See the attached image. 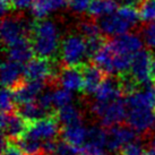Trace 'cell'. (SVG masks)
<instances>
[{"label":"cell","mask_w":155,"mask_h":155,"mask_svg":"<svg viewBox=\"0 0 155 155\" xmlns=\"http://www.w3.org/2000/svg\"><path fill=\"white\" fill-rule=\"evenodd\" d=\"M28 38L36 57L43 59H54L60 45V34L54 22L50 19L35 21L32 23Z\"/></svg>","instance_id":"1"},{"label":"cell","mask_w":155,"mask_h":155,"mask_svg":"<svg viewBox=\"0 0 155 155\" xmlns=\"http://www.w3.org/2000/svg\"><path fill=\"white\" fill-rule=\"evenodd\" d=\"M60 56L66 67H82L87 62L85 60L88 59L85 39L75 34L66 36L61 43Z\"/></svg>","instance_id":"2"},{"label":"cell","mask_w":155,"mask_h":155,"mask_svg":"<svg viewBox=\"0 0 155 155\" xmlns=\"http://www.w3.org/2000/svg\"><path fill=\"white\" fill-rule=\"evenodd\" d=\"M32 24L28 26L27 22L18 16H5L1 22V41L4 48L17 42L18 40L28 38Z\"/></svg>","instance_id":"3"},{"label":"cell","mask_w":155,"mask_h":155,"mask_svg":"<svg viewBox=\"0 0 155 155\" xmlns=\"http://www.w3.org/2000/svg\"><path fill=\"white\" fill-rule=\"evenodd\" d=\"M126 121L137 134H150L155 129V110L146 107L128 108Z\"/></svg>","instance_id":"4"},{"label":"cell","mask_w":155,"mask_h":155,"mask_svg":"<svg viewBox=\"0 0 155 155\" xmlns=\"http://www.w3.org/2000/svg\"><path fill=\"white\" fill-rule=\"evenodd\" d=\"M30 124L17 111L1 114V129L2 137L9 143H15L24 137L28 130Z\"/></svg>","instance_id":"5"},{"label":"cell","mask_w":155,"mask_h":155,"mask_svg":"<svg viewBox=\"0 0 155 155\" xmlns=\"http://www.w3.org/2000/svg\"><path fill=\"white\" fill-rule=\"evenodd\" d=\"M59 133H61L59 121L57 120L56 116H49L30 124L26 135L44 143L56 140Z\"/></svg>","instance_id":"6"},{"label":"cell","mask_w":155,"mask_h":155,"mask_svg":"<svg viewBox=\"0 0 155 155\" xmlns=\"http://www.w3.org/2000/svg\"><path fill=\"white\" fill-rule=\"evenodd\" d=\"M137 136L129 126H114L107 130V148L112 153H119L126 145L137 140Z\"/></svg>","instance_id":"7"},{"label":"cell","mask_w":155,"mask_h":155,"mask_svg":"<svg viewBox=\"0 0 155 155\" xmlns=\"http://www.w3.org/2000/svg\"><path fill=\"white\" fill-rule=\"evenodd\" d=\"M153 54L150 50L143 49L136 53L131 61L129 74L135 78V81L140 85H145L151 81V65Z\"/></svg>","instance_id":"8"},{"label":"cell","mask_w":155,"mask_h":155,"mask_svg":"<svg viewBox=\"0 0 155 155\" xmlns=\"http://www.w3.org/2000/svg\"><path fill=\"white\" fill-rule=\"evenodd\" d=\"M100 30L102 34L108 35V36H120V35L127 34L134 25L130 22H128L118 10L116 13L104 16L97 21Z\"/></svg>","instance_id":"9"},{"label":"cell","mask_w":155,"mask_h":155,"mask_svg":"<svg viewBox=\"0 0 155 155\" xmlns=\"http://www.w3.org/2000/svg\"><path fill=\"white\" fill-rule=\"evenodd\" d=\"M107 130L102 127L93 126L88 128L86 143L79 150L81 155H107Z\"/></svg>","instance_id":"10"},{"label":"cell","mask_w":155,"mask_h":155,"mask_svg":"<svg viewBox=\"0 0 155 155\" xmlns=\"http://www.w3.org/2000/svg\"><path fill=\"white\" fill-rule=\"evenodd\" d=\"M109 43L112 51L116 54H121V56L134 57L136 53L143 50L142 39L133 33H127V34L113 38L109 41Z\"/></svg>","instance_id":"11"},{"label":"cell","mask_w":155,"mask_h":155,"mask_svg":"<svg viewBox=\"0 0 155 155\" xmlns=\"http://www.w3.org/2000/svg\"><path fill=\"white\" fill-rule=\"evenodd\" d=\"M47 84L48 83L40 81H25L22 83L19 86L13 90L16 104L23 105L26 103L35 102V100L39 99L40 95L43 93Z\"/></svg>","instance_id":"12"},{"label":"cell","mask_w":155,"mask_h":155,"mask_svg":"<svg viewBox=\"0 0 155 155\" xmlns=\"http://www.w3.org/2000/svg\"><path fill=\"white\" fill-rule=\"evenodd\" d=\"M83 76H84V87L83 93L86 95L95 94L99 87L102 85L108 75L102 69H100L93 61H87L82 66Z\"/></svg>","instance_id":"13"},{"label":"cell","mask_w":155,"mask_h":155,"mask_svg":"<svg viewBox=\"0 0 155 155\" xmlns=\"http://www.w3.org/2000/svg\"><path fill=\"white\" fill-rule=\"evenodd\" d=\"M127 113H128L127 101L121 99L117 100L107 105V109L104 110L103 114L100 118L101 125L108 129L114 126L121 125V122L126 120Z\"/></svg>","instance_id":"14"},{"label":"cell","mask_w":155,"mask_h":155,"mask_svg":"<svg viewBox=\"0 0 155 155\" xmlns=\"http://www.w3.org/2000/svg\"><path fill=\"white\" fill-rule=\"evenodd\" d=\"M57 85H60L70 92L82 91L84 87V76L82 67H66L62 66L57 78Z\"/></svg>","instance_id":"15"},{"label":"cell","mask_w":155,"mask_h":155,"mask_svg":"<svg viewBox=\"0 0 155 155\" xmlns=\"http://www.w3.org/2000/svg\"><path fill=\"white\" fill-rule=\"evenodd\" d=\"M1 82L5 88L15 90L25 82L24 66L15 61L7 60L1 65Z\"/></svg>","instance_id":"16"},{"label":"cell","mask_w":155,"mask_h":155,"mask_svg":"<svg viewBox=\"0 0 155 155\" xmlns=\"http://www.w3.org/2000/svg\"><path fill=\"white\" fill-rule=\"evenodd\" d=\"M5 51L7 53L8 60L15 61V62L22 64V65L30 62L35 54L30 38L18 40L17 42L5 48Z\"/></svg>","instance_id":"17"},{"label":"cell","mask_w":155,"mask_h":155,"mask_svg":"<svg viewBox=\"0 0 155 155\" xmlns=\"http://www.w3.org/2000/svg\"><path fill=\"white\" fill-rule=\"evenodd\" d=\"M95 101L111 103L122 96L120 82L118 76H108L95 93Z\"/></svg>","instance_id":"18"},{"label":"cell","mask_w":155,"mask_h":155,"mask_svg":"<svg viewBox=\"0 0 155 155\" xmlns=\"http://www.w3.org/2000/svg\"><path fill=\"white\" fill-rule=\"evenodd\" d=\"M68 6L67 0H35L32 7V15L36 21L45 19L49 15Z\"/></svg>","instance_id":"19"},{"label":"cell","mask_w":155,"mask_h":155,"mask_svg":"<svg viewBox=\"0 0 155 155\" xmlns=\"http://www.w3.org/2000/svg\"><path fill=\"white\" fill-rule=\"evenodd\" d=\"M61 139H64L68 144L73 145L74 147H77L81 150L84 144L86 143L87 135H88V129H86L84 126L76 125L66 127L61 129Z\"/></svg>","instance_id":"20"},{"label":"cell","mask_w":155,"mask_h":155,"mask_svg":"<svg viewBox=\"0 0 155 155\" xmlns=\"http://www.w3.org/2000/svg\"><path fill=\"white\" fill-rule=\"evenodd\" d=\"M56 118L62 128L70 127V126L82 125L83 124V114L81 110L73 104H69L67 107L58 109L56 111Z\"/></svg>","instance_id":"21"},{"label":"cell","mask_w":155,"mask_h":155,"mask_svg":"<svg viewBox=\"0 0 155 155\" xmlns=\"http://www.w3.org/2000/svg\"><path fill=\"white\" fill-rule=\"evenodd\" d=\"M119 9L118 0H93L88 9V15L92 18H102L116 13Z\"/></svg>","instance_id":"22"},{"label":"cell","mask_w":155,"mask_h":155,"mask_svg":"<svg viewBox=\"0 0 155 155\" xmlns=\"http://www.w3.org/2000/svg\"><path fill=\"white\" fill-rule=\"evenodd\" d=\"M92 60L100 69H102L108 76H111L112 74L114 73V68H113V51H112L111 47H110L109 41L95 54Z\"/></svg>","instance_id":"23"},{"label":"cell","mask_w":155,"mask_h":155,"mask_svg":"<svg viewBox=\"0 0 155 155\" xmlns=\"http://www.w3.org/2000/svg\"><path fill=\"white\" fill-rule=\"evenodd\" d=\"M16 111H17L28 124H32V122H35V121L41 120V119H43V118L49 117V114H48L47 112L40 107V104L38 103V101L31 102V103L23 104V105H18V108Z\"/></svg>","instance_id":"24"},{"label":"cell","mask_w":155,"mask_h":155,"mask_svg":"<svg viewBox=\"0 0 155 155\" xmlns=\"http://www.w3.org/2000/svg\"><path fill=\"white\" fill-rule=\"evenodd\" d=\"M77 28L79 31V35L83 36L85 40H90L102 35V32H101L99 25H97V22H94L92 19L82 21L78 24Z\"/></svg>","instance_id":"25"},{"label":"cell","mask_w":155,"mask_h":155,"mask_svg":"<svg viewBox=\"0 0 155 155\" xmlns=\"http://www.w3.org/2000/svg\"><path fill=\"white\" fill-rule=\"evenodd\" d=\"M52 95H53V104H54V108H57V110L71 104L73 94L70 91L60 87V88L52 91Z\"/></svg>","instance_id":"26"},{"label":"cell","mask_w":155,"mask_h":155,"mask_svg":"<svg viewBox=\"0 0 155 155\" xmlns=\"http://www.w3.org/2000/svg\"><path fill=\"white\" fill-rule=\"evenodd\" d=\"M138 10L143 22L155 23V0H144Z\"/></svg>","instance_id":"27"},{"label":"cell","mask_w":155,"mask_h":155,"mask_svg":"<svg viewBox=\"0 0 155 155\" xmlns=\"http://www.w3.org/2000/svg\"><path fill=\"white\" fill-rule=\"evenodd\" d=\"M15 97H14V92L10 88H2L1 91V111L2 113H12L16 111L15 110Z\"/></svg>","instance_id":"28"},{"label":"cell","mask_w":155,"mask_h":155,"mask_svg":"<svg viewBox=\"0 0 155 155\" xmlns=\"http://www.w3.org/2000/svg\"><path fill=\"white\" fill-rule=\"evenodd\" d=\"M119 155H148V151L144 146V144H142L139 140H135L126 145L119 152Z\"/></svg>","instance_id":"29"},{"label":"cell","mask_w":155,"mask_h":155,"mask_svg":"<svg viewBox=\"0 0 155 155\" xmlns=\"http://www.w3.org/2000/svg\"><path fill=\"white\" fill-rule=\"evenodd\" d=\"M53 155H81V151L77 147H74L73 145H70L64 139H61L57 143Z\"/></svg>","instance_id":"30"},{"label":"cell","mask_w":155,"mask_h":155,"mask_svg":"<svg viewBox=\"0 0 155 155\" xmlns=\"http://www.w3.org/2000/svg\"><path fill=\"white\" fill-rule=\"evenodd\" d=\"M68 7L71 12L76 14H84L88 12L93 0H67Z\"/></svg>","instance_id":"31"},{"label":"cell","mask_w":155,"mask_h":155,"mask_svg":"<svg viewBox=\"0 0 155 155\" xmlns=\"http://www.w3.org/2000/svg\"><path fill=\"white\" fill-rule=\"evenodd\" d=\"M143 39L147 47L155 49V23H150L144 27Z\"/></svg>","instance_id":"32"},{"label":"cell","mask_w":155,"mask_h":155,"mask_svg":"<svg viewBox=\"0 0 155 155\" xmlns=\"http://www.w3.org/2000/svg\"><path fill=\"white\" fill-rule=\"evenodd\" d=\"M12 1V6H13L14 10H25V9L33 7L35 0H10Z\"/></svg>","instance_id":"33"},{"label":"cell","mask_w":155,"mask_h":155,"mask_svg":"<svg viewBox=\"0 0 155 155\" xmlns=\"http://www.w3.org/2000/svg\"><path fill=\"white\" fill-rule=\"evenodd\" d=\"M1 155H26L23 151H21L15 144L8 143L5 147H2V154Z\"/></svg>","instance_id":"34"},{"label":"cell","mask_w":155,"mask_h":155,"mask_svg":"<svg viewBox=\"0 0 155 155\" xmlns=\"http://www.w3.org/2000/svg\"><path fill=\"white\" fill-rule=\"evenodd\" d=\"M118 2H120L121 6H127V7H133V8L139 9L144 0H118Z\"/></svg>","instance_id":"35"},{"label":"cell","mask_w":155,"mask_h":155,"mask_svg":"<svg viewBox=\"0 0 155 155\" xmlns=\"http://www.w3.org/2000/svg\"><path fill=\"white\" fill-rule=\"evenodd\" d=\"M0 8H1V14H2V17L6 16V14L9 13L13 6H12V1L10 0H0Z\"/></svg>","instance_id":"36"},{"label":"cell","mask_w":155,"mask_h":155,"mask_svg":"<svg viewBox=\"0 0 155 155\" xmlns=\"http://www.w3.org/2000/svg\"><path fill=\"white\" fill-rule=\"evenodd\" d=\"M147 151H148V155H155V134L151 137Z\"/></svg>","instance_id":"37"},{"label":"cell","mask_w":155,"mask_h":155,"mask_svg":"<svg viewBox=\"0 0 155 155\" xmlns=\"http://www.w3.org/2000/svg\"><path fill=\"white\" fill-rule=\"evenodd\" d=\"M151 81L155 83V56H153V60H152L151 65Z\"/></svg>","instance_id":"38"}]
</instances>
